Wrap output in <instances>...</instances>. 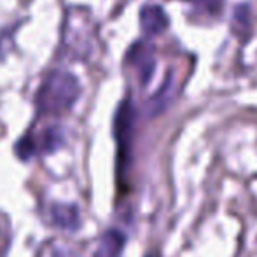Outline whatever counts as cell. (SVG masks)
<instances>
[{
  "mask_svg": "<svg viewBox=\"0 0 257 257\" xmlns=\"http://www.w3.org/2000/svg\"><path fill=\"white\" fill-rule=\"evenodd\" d=\"M81 95V84L72 72L56 68L42 81L37 91V108L41 114H63L70 110Z\"/></svg>",
  "mask_w": 257,
  "mask_h": 257,
  "instance_id": "6da1fadb",
  "label": "cell"
},
{
  "mask_svg": "<svg viewBox=\"0 0 257 257\" xmlns=\"http://www.w3.org/2000/svg\"><path fill=\"white\" fill-rule=\"evenodd\" d=\"M63 144V133L60 128H48L41 133L39 137L27 135L16 144V154L20 156V159L28 161L32 156L37 153H54L58 147H61Z\"/></svg>",
  "mask_w": 257,
  "mask_h": 257,
  "instance_id": "7a4b0ae2",
  "label": "cell"
},
{
  "mask_svg": "<svg viewBox=\"0 0 257 257\" xmlns=\"http://www.w3.org/2000/svg\"><path fill=\"white\" fill-rule=\"evenodd\" d=\"M130 63L135 67L137 74L142 84H147L154 74L156 60H154V48L146 41H139L130 48L128 51Z\"/></svg>",
  "mask_w": 257,
  "mask_h": 257,
  "instance_id": "3957f363",
  "label": "cell"
},
{
  "mask_svg": "<svg viewBox=\"0 0 257 257\" xmlns=\"http://www.w3.org/2000/svg\"><path fill=\"white\" fill-rule=\"evenodd\" d=\"M132 130H133V105L132 100H124L117 108L114 122V133L119 144V159L124 158V151L132 139Z\"/></svg>",
  "mask_w": 257,
  "mask_h": 257,
  "instance_id": "277c9868",
  "label": "cell"
},
{
  "mask_svg": "<svg viewBox=\"0 0 257 257\" xmlns=\"http://www.w3.org/2000/svg\"><path fill=\"white\" fill-rule=\"evenodd\" d=\"M140 27L142 32L149 37L159 35L168 28L170 20L166 16L165 9L161 6H156V4H147L140 9Z\"/></svg>",
  "mask_w": 257,
  "mask_h": 257,
  "instance_id": "5b68a950",
  "label": "cell"
},
{
  "mask_svg": "<svg viewBox=\"0 0 257 257\" xmlns=\"http://www.w3.org/2000/svg\"><path fill=\"white\" fill-rule=\"evenodd\" d=\"M51 220L54 226L67 231H77L81 226L77 206L70 203H54L51 206Z\"/></svg>",
  "mask_w": 257,
  "mask_h": 257,
  "instance_id": "8992f818",
  "label": "cell"
},
{
  "mask_svg": "<svg viewBox=\"0 0 257 257\" xmlns=\"http://www.w3.org/2000/svg\"><path fill=\"white\" fill-rule=\"evenodd\" d=\"M124 234L117 229H108L100 238V243L93 257H119L121 250L124 248Z\"/></svg>",
  "mask_w": 257,
  "mask_h": 257,
  "instance_id": "52a82bcc",
  "label": "cell"
},
{
  "mask_svg": "<svg viewBox=\"0 0 257 257\" xmlns=\"http://www.w3.org/2000/svg\"><path fill=\"white\" fill-rule=\"evenodd\" d=\"M172 95H173V77L168 74V77L165 79L163 86L159 88V91L154 93V96H151L149 102H147L146 108H147V114L151 117L158 115L159 112H163L166 107H168L170 100H172Z\"/></svg>",
  "mask_w": 257,
  "mask_h": 257,
  "instance_id": "ba28073f",
  "label": "cell"
},
{
  "mask_svg": "<svg viewBox=\"0 0 257 257\" xmlns=\"http://www.w3.org/2000/svg\"><path fill=\"white\" fill-rule=\"evenodd\" d=\"M250 28V6L248 4H238L233 11V30L243 35Z\"/></svg>",
  "mask_w": 257,
  "mask_h": 257,
  "instance_id": "9c48e42d",
  "label": "cell"
},
{
  "mask_svg": "<svg viewBox=\"0 0 257 257\" xmlns=\"http://www.w3.org/2000/svg\"><path fill=\"white\" fill-rule=\"evenodd\" d=\"M196 6L208 14H219L222 9V0H196Z\"/></svg>",
  "mask_w": 257,
  "mask_h": 257,
  "instance_id": "30bf717a",
  "label": "cell"
},
{
  "mask_svg": "<svg viewBox=\"0 0 257 257\" xmlns=\"http://www.w3.org/2000/svg\"><path fill=\"white\" fill-rule=\"evenodd\" d=\"M53 257H77L70 248H65V247H60V248H54L53 252Z\"/></svg>",
  "mask_w": 257,
  "mask_h": 257,
  "instance_id": "8fae6325",
  "label": "cell"
},
{
  "mask_svg": "<svg viewBox=\"0 0 257 257\" xmlns=\"http://www.w3.org/2000/svg\"><path fill=\"white\" fill-rule=\"evenodd\" d=\"M147 257H158V255H156V254H149V255H147Z\"/></svg>",
  "mask_w": 257,
  "mask_h": 257,
  "instance_id": "7c38bea8",
  "label": "cell"
},
{
  "mask_svg": "<svg viewBox=\"0 0 257 257\" xmlns=\"http://www.w3.org/2000/svg\"><path fill=\"white\" fill-rule=\"evenodd\" d=\"M0 257H2V255H0Z\"/></svg>",
  "mask_w": 257,
  "mask_h": 257,
  "instance_id": "4fadbf2b",
  "label": "cell"
}]
</instances>
